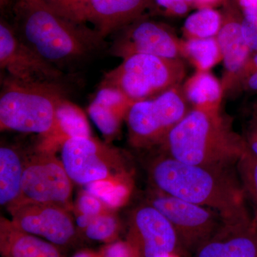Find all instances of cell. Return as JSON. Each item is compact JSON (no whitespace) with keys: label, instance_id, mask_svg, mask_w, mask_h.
<instances>
[{"label":"cell","instance_id":"13","mask_svg":"<svg viewBox=\"0 0 257 257\" xmlns=\"http://www.w3.org/2000/svg\"><path fill=\"white\" fill-rule=\"evenodd\" d=\"M128 242L139 257H171L179 244L174 226L151 204L134 213Z\"/></svg>","mask_w":257,"mask_h":257},{"label":"cell","instance_id":"1","mask_svg":"<svg viewBox=\"0 0 257 257\" xmlns=\"http://www.w3.org/2000/svg\"><path fill=\"white\" fill-rule=\"evenodd\" d=\"M13 10L12 26L19 38L62 72L89 60L104 47V39L95 29L59 16L41 0H15Z\"/></svg>","mask_w":257,"mask_h":257},{"label":"cell","instance_id":"33","mask_svg":"<svg viewBox=\"0 0 257 257\" xmlns=\"http://www.w3.org/2000/svg\"><path fill=\"white\" fill-rule=\"evenodd\" d=\"M248 151L257 157V120L251 118L244 136Z\"/></svg>","mask_w":257,"mask_h":257},{"label":"cell","instance_id":"34","mask_svg":"<svg viewBox=\"0 0 257 257\" xmlns=\"http://www.w3.org/2000/svg\"><path fill=\"white\" fill-rule=\"evenodd\" d=\"M92 219L93 218L90 217V216L84 215V214H79L77 219H76V224H77L78 229L82 231H84V230L87 227L88 225L89 224Z\"/></svg>","mask_w":257,"mask_h":257},{"label":"cell","instance_id":"4","mask_svg":"<svg viewBox=\"0 0 257 257\" xmlns=\"http://www.w3.org/2000/svg\"><path fill=\"white\" fill-rule=\"evenodd\" d=\"M67 99L62 82H25L3 79L0 94V127L43 135L53 133L56 113Z\"/></svg>","mask_w":257,"mask_h":257},{"label":"cell","instance_id":"29","mask_svg":"<svg viewBox=\"0 0 257 257\" xmlns=\"http://www.w3.org/2000/svg\"><path fill=\"white\" fill-rule=\"evenodd\" d=\"M104 206L105 205L100 199L86 191L79 196L77 200L79 214H84L92 218L104 212Z\"/></svg>","mask_w":257,"mask_h":257},{"label":"cell","instance_id":"24","mask_svg":"<svg viewBox=\"0 0 257 257\" xmlns=\"http://www.w3.org/2000/svg\"><path fill=\"white\" fill-rule=\"evenodd\" d=\"M86 192L100 199L106 207L114 208L122 204L128 194L126 186L115 179L96 181L84 185Z\"/></svg>","mask_w":257,"mask_h":257},{"label":"cell","instance_id":"28","mask_svg":"<svg viewBox=\"0 0 257 257\" xmlns=\"http://www.w3.org/2000/svg\"><path fill=\"white\" fill-rule=\"evenodd\" d=\"M243 90L257 93V52H252L243 68L239 81Z\"/></svg>","mask_w":257,"mask_h":257},{"label":"cell","instance_id":"15","mask_svg":"<svg viewBox=\"0 0 257 257\" xmlns=\"http://www.w3.org/2000/svg\"><path fill=\"white\" fill-rule=\"evenodd\" d=\"M216 39L224 66V78L221 83L224 92L232 85H239L240 76L252 52L243 36L241 20H226Z\"/></svg>","mask_w":257,"mask_h":257},{"label":"cell","instance_id":"6","mask_svg":"<svg viewBox=\"0 0 257 257\" xmlns=\"http://www.w3.org/2000/svg\"><path fill=\"white\" fill-rule=\"evenodd\" d=\"M189 111L188 101L179 87L151 99L134 102L125 118L130 139L137 146L162 143Z\"/></svg>","mask_w":257,"mask_h":257},{"label":"cell","instance_id":"11","mask_svg":"<svg viewBox=\"0 0 257 257\" xmlns=\"http://www.w3.org/2000/svg\"><path fill=\"white\" fill-rule=\"evenodd\" d=\"M0 67L12 78L25 82H62L64 72L42 59L24 43L14 28L1 20Z\"/></svg>","mask_w":257,"mask_h":257},{"label":"cell","instance_id":"32","mask_svg":"<svg viewBox=\"0 0 257 257\" xmlns=\"http://www.w3.org/2000/svg\"><path fill=\"white\" fill-rule=\"evenodd\" d=\"M157 4L168 10L172 14L182 15L187 13L189 3L194 0H155Z\"/></svg>","mask_w":257,"mask_h":257},{"label":"cell","instance_id":"36","mask_svg":"<svg viewBox=\"0 0 257 257\" xmlns=\"http://www.w3.org/2000/svg\"><path fill=\"white\" fill-rule=\"evenodd\" d=\"M221 0H194L196 3L202 8H209L211 5H215Z\"/></svg>","mask_w":257,"mask_h":257},{"label":"cell","instance_id":"18","mask_svg":"<svg viewBox=\"0 0 257 257\" xmlns=\"http://www.w3.org/2000/svg\"><path fill=\"white\" fill-rule=\"evenodd\" d=\"M0 253L3 257H64L57 245L19 229L5 218L0 221Z\"/></svg>","mask_w":257,"mask_h":257},{"label":"cell","instance_id":"37","mask_svg":"<svg viewBox=\"0 0 257 257\" xmlns=\"http://www.w3.org/2000/svg\"><path fill=\"white\" fill-rule=\"evenodd\" d=\"M252 119L257 120V102L253 106Z\"/></svg>","mask_w":257,"mask_h":257},{"label":"cell","instance_id":"8","mask_svg":"<svg viewBox=\"0 0 257 257\" xmlns=\"http://www.w3.org/2000/svg\"><path fill=\"white\" fill-rule=\"evenodd\" d=\"M72 182L61 160L51 155L49 150H44L25 164L21 195L16 202L55 204L67 209Z\"/></svg>","mask_w":257,"mask_h":257},{"label":"cell","instance_id":"22","mask_svg":"<svg viewBox=\"0 0 257 257\" xmlns=\"http://www.w3.org/2000/svg\"><path fill=\"white\" fill-rule=\"evenodd\" d=\"M182 55L192 62L197 72H208L221 60L220 49L216 37L187 39L181 42Z\"/></svg>","mask_w":257,"mask_h":257},{"label":"cell","instance_id":"35","mask_svg":"<svg viewBox=\"0 0 257 257\" xmlns=\"http://www.w3.org/2000/svg\"><path fill=\"white\" fill-rule=\"evenodd\" d=\"M72 257H103L101 251H94L92 250H82L73 255Z\"/></svg>","mask_w":257,"mask_h":257},{"label":"cell","instance_id":"27","mask_svg":"<svg viewBox=\"0 0 257 257\" xmlns=\"http://www.w3.org/2000/svg\"><path fill=\"white\" fill-rule=\"evenodd\" d=\"M118 230L117 219L110 214L103 212L93 218L84 230V234L88 239L108 244L115 241Z\"/></svg>","mask_w":257,"mask_h":257},{"label":"cell","instance_id":"19","mask_svg":"<svg viewBox=\"0 0 257 257\" xmlns=\"http://www.w3.org/2000/svg\"><path fill=\"white\" fill-rule=\"evenodd\" d=\"M89 137L92 133L86 115L79 106L64 99L57 108L53 133L45 140L47 146L62 145L68 139Z\"/></svg>","mask_w":257,"mask_h":257},{"label":"cell","instance_id":"20","mask_svg":"<svg viewBox=\"0 0 257 257\" xmlns=\"http://www.w3.org/2000/svg\"><path fill=\"white\" fill-rule=\"evenodd\" d=\"M25 163L16 150L10 147L0 148V204L8 207L21 195Z\"/></svg>","mask_w":257,"mask_h":257},{"label":"cell","instance_id":"31","mask_svg":"<svg viewBox=\"0 0 257 257\" xmlns=\"http://www.w3.org/2000/svg\"><path fill=\"white\" fill-rule=\"evenodd\" d=\"M101 251L103 257H139L131 244L124 241L108 243Z\"/></svg>","mask_w":257,"mask_h":257},{"label":"cell","instance_id":"10","mask_svg":"<svg viewBox=\"0 0 257 257\" xmlns=\"http://www.w3.org/2000/svg\"><path fill=\"white\" fill-rule=\"evenodd\" d=\"M11 221L19 229L47 240L57 246H68L77 231L67 209L44 203L21 201L10 206Z\"/></svg>","mask_w":257,"mask_h":257},{"label":"cell","instance_id":"9","mask_svg":"<svg viewBox=\"0 0 257 257\" xmlns=\"http://www.w3.org/2000/svg\"><path fill=\"white\" fill-rule=\"evenodd\" d=\"M117 154L89 138H74L61 145V162L72 182L86 185L104 179L119 180L116 172Z\"/></svg>","mask_w":257,"mask_h":257},{"label":"cell","instance_id":"7","mask_svg":"<svg viewBox=\"0 0 257 257\" xmlns=\"http://www.w3.org/2000/svg\"><path fill=\"white\" fill-rule=\"evenodd\" d=\"M175 228L179 244L188 248H199L210 239L222 225L219 213L160 192L150 200Z\"/></svg>","mask_w":257,"mask_h":257},{"label":"cell","instance_id":"17","mask_svg":"<svg viewBox=\"0 0 257 257\" xmlns=\"http://www.w3.org/2000/svg\"><path fill=\"white\" fill-rule=\"evenodd\" d=\"M133 103L118 89L99 87L89 104L88 113L102 135L106 138H112L119 132L121 121L126 118Z\"/></svg>","mask_w":257,"mask_h":257},{"label":"cell","instance_id":"21","mask_svg":"<svg viewBox=\"0 0 257 257\" xmlns=\"http://www.w3.org/2000/svg\"><path fill=\"white\" fill-rule=\"evenodd\" d=\"M182 91L193 108L220 109L224 94L222 84L209 72H197L185 82Z\"/></svg>","mask_w":257,"mask_h":257},{"label":"cell","instance_id":"30","mask_svg":"<svg viewBox=\"0 0 257 257\" xmlns=\"http://www.w3.org/2000/svg\"><path fill=\"white\" fill-rule=\"evenodd\" d=\"M241 30L245 41L252 52H257V15L243 16Z\"/></svg>","mask_w":257,"mask_h":257},{"label":"cell","instance_id":"2","mask_svg":"<svg viewBox=\"0 0 257 257\" xmlns=\"http://www.w3.org/2000/svg\"><path fill=\"white\" fill-rule=\"evenodd\" d=\"M236 173L232 168L189 165L168 155L157 158L150 168L152 182L160 192L210 208L220 214L224 222L253 218Z\"/></svg>","mask_w":257,"mask_h":257},{"label":"cell","instance_id":"16","mask_svg":"<svg viewBox=\"0 0 257 257\" xmlns=\"http://www.w3.org/2000/svg\"><path fill=\"white\" fill-rule=\"evenodd\" d=\"M147 0H90V20L103 38L140 20Z\"/></svg>","mask_w":257,"mask_h":257},{"label":"cell","instance_id":"23","mask_svg":"<svg viewBox=\"0 0 257 257\" xmlns=\"http://www.w3.org/2000/svg\"><path fill=\"white\" fill-rule=\"evenodd\" d=\"M222 25L220 15L211 8H202L186 20L184 29L188 39L216 37Z\"/></svg>","mask_w":257,"mask_h":257},{"label":"cell","instance_id":"3","mask_svg":"<svg viewBox=\"0 0 257 257\" xmlns=\"http://www.w3.org/2000/svg\"><path fill=\"white\" fill-rule=\"evenodd\" d=\"M167 155L189 165L232 168L246 150L220 109L193 108L162 142Z\"/></svg>","mask_w":257,"mask_h":257},{"label":"cell","instance_id":"26","mask_svg":"<svg viewBox=\"0 0 257 257\" xmlns=\"http://www.w3.org/2000/svg\"><path fill=\"white\" fill-rule=\"evenodd\" d=\"M236 171L245 195L256 208L257 213V157L248 151L247 147L236 164Z\"/></svg>","mask_w":257,"mask_h":257},{"label":"cell","instance_id":"25","mask_svg":"<svg viewBox=\"0 0 257 257\" xmlns=\"http://www.w3.org/2000/svg\"><path fill=\"white\" fill-rule=\"evenodd\" d=\"M59 16L85 25L90 20V0H41Z\"/></svg>","mask_w":257,"mask_h":257},{"label":"cell","instance_id":"5","mask_svg":"<svg viewBox=\"0 0 257 257\" xmlns=\"http://www.w3.org/2000/svg\"><path fill=\"white\" fill-rule=\"evenodd\" d=\"M184 75L185 69L179 59L136 54L107 72L99 87L114 88L136 102L178 87Z\"/></svg>","mask_w":257,"mask_h":257},{"label":"cell","instance_id":"14","mask_svg":"<svg viewBox=\"0 0 257 257\" xmlns=\"http://www.w3.org/2000/svg\"><path fill=\"white\" fill-rule=\"evenodd\" d=\"M197 257H257V218L223 222L199 248Z\"/></svg>","mask_w":257,"mask_h":257},{"label":"cell","instance_id":"12","mask_svg":"<svg viewBox=\"0 0 257 257\" xmlns=\"http://www.w3.org/2000/svg\"><path fill=\"white\" fill-rule=\"evenodd\" d=\"M111 44L109 52L124 59L136 54L178 59L182 55L181 42L167 29L152 21H140L119 30Z\"/></svg>","mask_w":257,"mask_h":257}]
</instances>
